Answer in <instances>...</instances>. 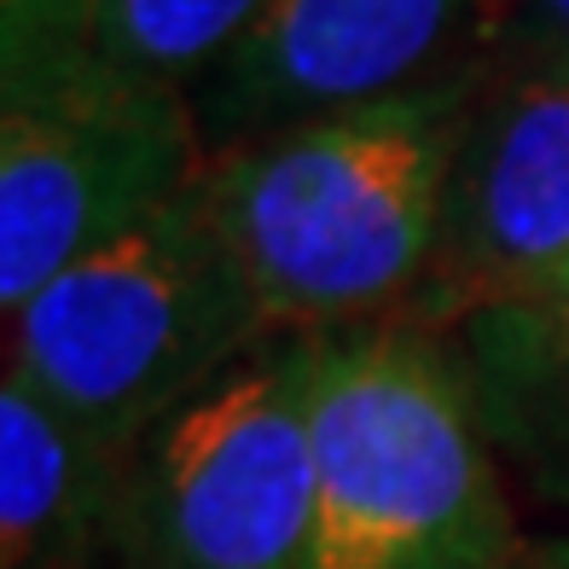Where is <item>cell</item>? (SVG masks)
Instances as JSON below:
<instances>
[{
    "mask_svg": "<svg viewBox=\"0 0 569 569\" xmlns=\"http://www.w3.org/2000/svg\"><path fill=\"white\" fill-rule=\"evenodd\" d=\"M569 273V70H506L465 111L442 250L407 326L552 297Z\"/></svg>",
    "mask_w": 569,
    "mask_h": 569,
    "instance_id": "6",
    "label": "cell"
},
{
    "mask_svg": "<svg viewBox=\"0 0 569 569\" xmlns=\"http://www.w3.org/2000/svg\"><path fill=\"white\" fill-rule=\"evenodd\" d=\"M273 0H0V76L106 70L198 93Z\"/></svg>",
    "mask_w": 569,
    "mask_h": 569,
    "instance_id": "8",
    "label": "cell"
},
{
    "mask_svg": "<svg viewBox=\"0 0 569 569\" xmlns=\"http://www.w3.org/2000/svg\"><path fill=\"white\" fill-rule=\"evenodd\" d=\"M482 47L506 53L511 70H569V0H500Z\"/></svg>",
    "mask_w": 569,
    "mask_h": 569,
    "instance_id": "11",
    "label": "cell"
},
{
    "mask_svg": "<svg viewBox=\"0 0 569 569\" xmlns=\"http://www.w3.org/2000/svg\"><path fill=\"white\" fill-rule=\"evenodd\" d=\"M453 360L500 465L569 511V308L558 297L477 308L453 326Z\"/></svg>",
    "mask_w": 569,
    "mask_h": 569,
    "instance_id": "10",
    "label": "cell"
},
{
    "mask_svg": "<svg viewBox=\"0 0 569 569\" xmlns=\"http://www.w3.org/2000/svg\"><path fill=\"white\" fill-rule=\"evenodd\" d=\"M523 535L477 396L430 326L320 331L308 569H517Z\"/></svg>",
    "mask_w": 569,
    "mask_h": 569,
    "instance_id": "2",
    "label": "cell"
},
{
    "mask_svg": "<svg viewBox=\"0 0 569 569\" xmlns=\"http://www.w3.org/2000/svg\"><path fill=\"white\" fill-rule=\"evenodd\" d=\"M320 331H268L158 419L122 482V569H308Z\"/></svg>",
    "mask_w": 569,
    "mask_h": 569,
    "instance_id": "4",
    "label": "cell"
},
{
    "mask_svg": "<svg viewBox=\"0 0 569 569\" xmlns=\"http://www.w3.org/2000/svg\"><path fill=\"white\" fill-rule=\"evenodd\" d=\"M268 331L192 187L7 315V367L76 425L134 453L151 425L244 360Z\"/></svg>",
    "mask_w": 569,
    "mask_h": 569,
    "instance_id": "3",
    "label": "cell"
},
{
    "mask_svg": "<svg viewBox=\"0 0 569 569\" xmlns=\"http://www.w3.org/2000/svg\"><path fill=\"white\" fill-rule=\"evenodd\" d=\"M128 459L23 372L0 383V569H93L117 552Z\"/></svg>",
    "mask_w": 569,
    "mask_h": 569,
    "instance_id": "9",
    "label": "cell"
},
{
    "mask_svg": "<svg viewBox=\"0 0 569 569\" xmlns=\"http://www.w3.org/2000/svg\"><path fill=\"white\" fill-rule=\"evenodd\" d=\"M517 569H569V540H547V547H523Z\"/></svg>",
    "mask_w": 569,
    "mask_h": 569,
    "instance_id": "12",
    "label": "cell"
},
{
    "mask_svg": "<svg viewBox=\"0 0 569 569\" xmlns=\"http://www.w3.org/2000/svg\"><path fill=\"white\" fill-rule=\"evenodd\" d=\"M552 297H558V302L569 308V273H563V284H558V291H552Z\"/></svg>",
    "mask_w": 569,
    "mask_h": 569,
    "instance_id": "13",
    "label": "cell"
},
{
    "mask_svg": "<svg viewBox=\"0 0 569 569\" xmlns=\"http://www.w3.org/2000/svg\"><path fill=\"white\" fill-rule=\"evenodd\" d=\"M500 0H273L232 59L192 93L203 146L430 88L465 41L482 47ZM210 151V158H216Z\"/></svg>",
    "mask_w": 569,
    "mask_h": 569,
    "instance_id": "7",
    "label": "cell"
},
{
    "mask_svg": "<svg viewBox=\"0 0 569 569\" xmlns=\"http://www.w3.org/2000/svg\"><path fill=\"white\" fill-rule=\"evenodd\" d=\"M471 99V76H442L216 151L198 203L273 331H355L419 308Z\"/></svg>",
    "mask_w": 569,
    "mask_h": 569,
    "instance_id": "1",
    "label": "cell"
},
{
    "mask_svg": "<svg viewBox=\"0 0 569 569\" xmlns=\"http://www.w3.org/2000/svg\"><path fill=\"white\" fill-rule=\"evenodd\" d=\"M210 146L192 93L59 70L0 106V302L18 315L47 279L187 198Z\"/></svg>",
    "mask_w": 569,
    "mask_h": 569,
    "instance_id": "5",
    "label": "cell"
}]
</instances>
